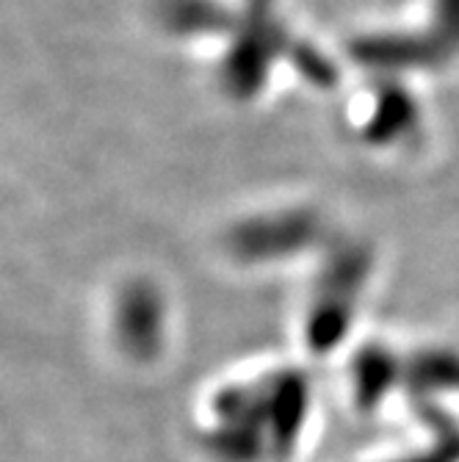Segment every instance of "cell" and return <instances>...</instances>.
Returning <instances> with one entry per match:
<instances>
[{"label":"cell","mask_w":459,"mask_h":462,"mask_svg":"<svg viewBox=\"0 0 459 462\" xmlns=\"http://www.w3.org/2000/svg\"><path fill=\"white\" fill-rule=\"evenodd\" d=\"M313 385L302 368H258L216 383L197 407V443L211 462H294L308 440Z\"/></svg>","instance_id":"6da1fadb"},{"label":"cell","mask_w":459,"mask_h":462,"mask_svg":"<svg viewBox=\"0 0 459 462\" xmlns=\"http://www.w3.org/2000/svg\"><path fill=\"white\" fill-rule=\"evenodd\" d=\"M111 344L119 357L133 365H152L163 357L170 341L166 300L161 291L144 280L124 285L114 300Z\"/></svg>","instance_id":"7a4b0ae2"}]
</instances>
